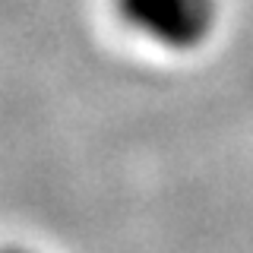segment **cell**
I'll return each instance as SVG.
<instances>
[{
  "label": "cell",
  "instance_id": "obj_2",
  "mask_svg": "<svg viewBox=\"0 0 253 253\" xmlns=\"http://www.w3.org/2000/svg\"><path fill=\"white\" fill-rule=\"evenodd\" d=\"M3 253H32V250H22V247H6Z\"/></svg>",
  "mask_w": 253,
  "mask_h": 253
},
{
  "label": "cell",
  "instance_id": "obj_1",
  "mask_svg": "<svg viewBox=\"0 0 253 253\" xmlns=\"http://www.w3.org/2000/svg\"><path fill=\"white\" fill-rule=\"evenodd\" d=\"M133 35L165 51H196L218 26V0H111Z\"/></svg>",
  "mask_w": 253,
  "mask_h": 253
}]
</instances>
